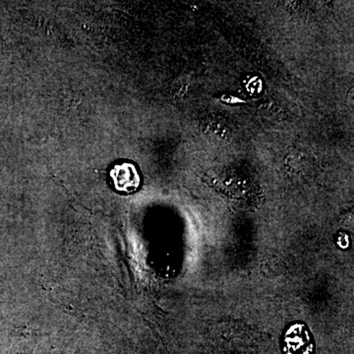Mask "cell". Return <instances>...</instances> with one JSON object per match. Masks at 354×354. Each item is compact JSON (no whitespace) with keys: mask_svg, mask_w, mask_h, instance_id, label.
Here are the masks:
<instances>
[{"mask_svg":"<svg viewBox=\"0 0 354 354\" xmlns=\"http://www.w3.org/2000/svg\"><path fill=\"white\" fill-rule=\"evenodd\" d=\"M114 187L121 192L131 193L139 185V176L133 165H118L111 171Z\"/></svg>","mask_w":354,"mask_h":354,"instance_id":"6da1fadb","label":"cell"}]
</instances>
